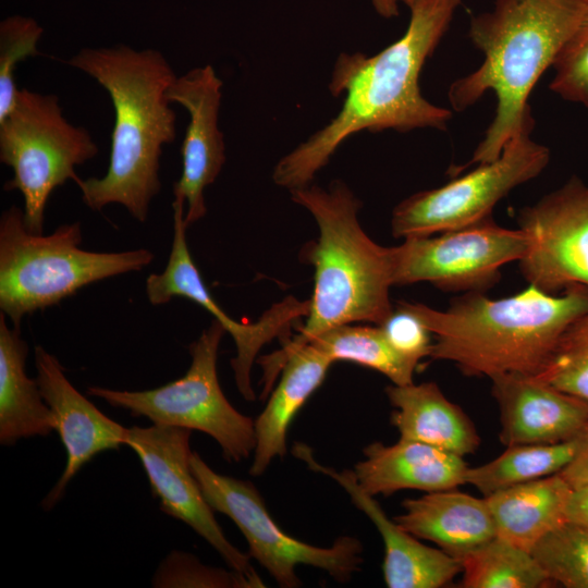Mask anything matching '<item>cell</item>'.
<instances>
[{
	"mask_svg": "<svg viewBox=\"0 0 588 588\" xmlns=\"http://www.w3.org/2000/svg\"><path fill=\"white\" fill-rule=\"evenodd\" d=\"M500 409V441L506 445L553 444L576 439L588 421V402L536 375L491 378Z\"/></svg>",
	"mask_w": 588,
	"mask_h": 588,
	"instance_id": "e0dca14e",
	"label": "cell"
},
{
	"mask_svg": "<svg viewBox=\"0 0 588 588\" xmlns=\"http://www.w3.org/2000/svg\"><path fill=\"white\" fill-rule=\"evenodd\" d=\"M222 81L210 64L176 76L166 91L170 103L181 105L189 122L181 145L182 174L173 185L175 204L185 207L187 226L206 216L205 188L225 162L223 133L218 126Z\"/></svg>",
	"mask_w": 588,
	"mask_h": 588,
	"instance_id": "9a60e30c",
	"label": "cell"
},
{
	"mask_svg": "<svg viewBox=\"0 0 588 588\" xmlns=\"http://www.w3.org/2000/svg\"><path fill=\"white\" fill-rule=\"evenodd\" d=\"M565 516L567 522L588 530V483L572 489Z\"/></svg>",
	"mask_w": 588,
	"mask_h": 588,
	"instance_id": "e575fe53",
	"label": "cell"
},
{
	"mask_svg": "<svg viewBox=\"0 0 588 588\" xmlns=\"http://www.w3.org/2000/svg\"><path fill=\"white\" fill-rule=\"evenodd\" d=\"M577 438L553 444L510 445L497 458L468 467L466 483L488 497L510 487L560 473L572 461Z\"/></svg>",
	"mask_w": 588,
	"mask_h": 588,
	"instance_id": "d4e9b609",
	"label": "cell"
},
{
	"mask_svg": "<svg viewBox=\"0 0 588 588\" xmlns=\"http://www.w3.org/2000/svg\"><path fill=\"white\" fill-rule=\"evenodd\" d=\"M587 9L588 0H494L490 10L471 17L468 36L483 60L450 85L449 101L463 111L492 91L497 106L463 168L494 160L513 136L534 128L529 96Z\"/></svg>",
	"mask_w": 588,
	"mask_h": 588,
	"instance_id": "7a4b0ae2",
	"label": "cell"
},
{
	"mask_svg": "<svg viewBox=\"0 0 588 588\" xmlns=\"http://www.w3.org/2000/svg\"><path fill=\"white\" fill-rule=\"evenodd\" d=\"M518 229L527 248L518 260L526 281L555 294L588 289V185L571 177L564 185L519 210Z\"/></svg>",
	"mask_w": 588,
	"mask_h": 588,
	"instance_id": "7c38bea8",
	"label": "cell"
},
{
	"mask_svg": "<svg viewBox=\"0 0 588 588\" xmlns=\"http://www.w3.org/2000/svg\"><path fill=\"white\" fill-rule=\"evenodd\" d=\"M28 345L20 329H11L0 313V443L13 445L20 439L47 437L56 420L36 379L25 372Z\"/></svg>",
	"mask_w": 588,
	"mask_h": 588,
	"instance_id": "603a6c76",
	"label": "cell"
},
{
	"mask_svg": "<svg viewBox=\"0 0 588 588\" xmlns=\"http://www.w3.org/2000/svg\"><path fill=\"white\" fill-rule=\"evenodd\" d=\"M573 488L588 483V421L577 437L572 461L559 473Z\"/></svg>",
	"mask_w": 588,
	"mask_h": 588,
	"instance_id": "836d02e7",
	"label": "cell"
},
{
	"mask_svg": "<svg viewBox=\"0 0 588 588\" xmlns=\"http://www.w3.org/2000/svg\"><path fill=\"white\" fill-rule=\"evenodd\" d=\"M527 248L520 229L497 224L491 217L441 233L405 238L393 247L394 285L429 282L442 291L483 292L501 268L519 260Z\"/></svg>",
	"mask_w": 588,
	"mask_h": 588,
	"instance_id": "8fae6325",
	"label": "cell"
},
{
	"mask_svg": "<svg viewBox=\"0 0 588 588\" xmlns=\"http://www.w3.org/2000/svg\"><path fill=\"white\" fill-rule=\"evenodd\" d=\"M401 3H404L406 4L408 8H412L418 3H424V2H431V1H441V0H400Z\"/></svg>",
	"mask_w": 588,
	"mask_h": 588,
	"instance_id": "8d00e7d4",
	"label": "cell"
},
{
	"mask_svg": "<svg viewBox=\"0 0 588 588\" xmlns=\"http://www.w3.org/2000/svg\"><path fill=\"white\" fill-rule=\"evenodd\" d=\"M573 487L558 473L485 497L495 535L525 550L566 522Z\"/></svg>",
	"mask_w": 588,
	"mask_h": 588,
	"instance_id": "cb8c5ba5",
	"label": "cell"
},
{
	"mask_svg": "<svg viewBox=\"0 0 588 588\" xmlns=\"http://www.w3.org/2000/svg\"><path fill=\"white\" fill-rule=\"evenodd\" d=\"M536 376L588 402V311L565 330L549 362Z\"/></svg>",
	"mask_w": 588,
	"mask_h": 588,
	"instance_id": "f1b7e54d",
	"label": "cell"
},
{
	"mask_svg": "<svg viewBox=\"0 0 588 588\" xmlns=\"http://www.w3.org/2000/svg\"><path fill=\"white\" fill-rule=\"evenodd\" d=\"M378 326L390 344L404 357L419 364L421 358L430 356L432 333L405 302H399Z\"/></svg>",
	"mask_w": 588,
	"mask_h": 588,
	"instance_id": "d6a6232c",
	"label": "cell"
},
{
	"mask_svg": "<svg viewBox=\"0 0 588 588\" xmlns=\"http://www.w3.org/2000/svg\"><path fill=\"white\" fill-rule=\"evenodd\" d=\"M308 344L332 362L348 360L375 369L393 384L406 385L414 382L413 376L418 364L401 355L377 324H342L319 334Z\"/></svg>",
	"mask_w": 588,
	"mask_h": 588,
	"instance_id": "4316f807",
	"label": "cell"
},
{
	"mask_svg": "<svg viewBox=\"0 0 588 588\" xmlns=\"http://www.w3.org/2000/svg\"><path fill=\"white\" fill-rule=\"evenodd\" d=\"M394 407L391 422L400 439L426 443L465 456L480 445V437L467 414L451 402L436 382H414L385 388Z\"/></svg>",
	"mask_w": 588,
	"mask_h": 588,
	"instance_id": "44dd1931",
	"label": "cell"
},
{
	"mask_svg": "<svg viewBox=\"0 0 588 588\" xmlns=\"http://www.w3.org/2000/svg\"><path fill=\"white\" fill-rule=\"evenodd\" d=\"M224 333L213 320L189 345L191 366L174 381L144 391L89 387L87 394L152 424L205 432L217 441L226 461L238 463L255 449V421L235 409L220 388L217 356Z\"/></svg>",
	"mask_w": 588,
	"mask_h": 588,
	"instance_id": "ba28073f",
	"label": "cell"
},
{
	"mask_svg": "<svg viewBox=\"0 0 588 588\" xmlns=\"http://www.w3.org/2000/svg\"><path fill=\"white\" fill-rule=\"evenodd\" d=\"M402 506L394 517L401 527L457 559L497 536L486 498L456 488L406 499Z\"/></svg>",
	"mask_w": 588,
	"mask_h": 588,
	"instance_id": "ffe728a7",
	"label": "cell"
},
{
	"mask_svg": "<svg viewBox=\"0 0 588 588\" xmlns=\"http://www.w3.org/2000/svg\"><path fill=\"white\" fill-rule=\"evenodd\" d=\"M354 467L359 486L369 494L389 497L401 490L433 492L466 483L463 456L436 446L400 439L385 445L372 442Z\"/></svg>",
	"mask_w": 588,
	"mask_h": 588,
	"instance_id": "d6986e66",
	"label": "cell"
},
{
	"mask_svg": "<svg viewBox=\"0 0 588 588\" xmlns=\"http://www.w3.org/2000/svg\"><path fill=\"white\" fill-rule=\"evenodd\" d=\"M460 560L465 588H542L552 584L530 551L498 536Z\"/></svg>",
	"mask_w": 588,
	"mask_h": 588,
	"instance_id": "484cf974",
	"label": "cell"
},
{
	"mask_svg": "<svg viewBox=\"0 0 588 588\" xmlns=\"http://www.w3.org/2000/svg\"><path fill=\"white\" fill-rule=\"evenodd\" d=\"M434 336L430 358L454 363L467 376L537 375L565 330L588 311V289L562 295L534 285L503 298L466 292L445 310L405 302Z\"/></svg>",
	"mask_w": 588,
	"mask_h": 588,
	"instance_id": "5b68a950",
	"label": "cell"
},
{
	"mask_svg": "<svg viewBox=\"0 0 588 588\" xmlns=\"http://www.w3.org/2000/svg\"><path fill=\"white\" fill-rule=\"evenodd\" d=\"M550 89L588 109V9L553 64Z\"/></svg>",
	"mask_w": 588,
	"mask_h": 588,
	"instance_id": "1f68e13d",
	"label": "cell"
},
{
	"mask_svg": "<svg viewBox=\"0 0 588 588\" xmlns=\"http://www.w3.org/2000/svg\"><path fill=\"white\" fill-rule=\"evenodd\" d=\"M36 380L56 420V430L66 452V464L57 483L41 502L51 510L66 486L95 455L125 445L127 428L101 413L64 375L57 357L35 347Z\"/></svg>",
	"mask_w": 588,
	"mask_h": 588,
	"instance_id": "2e32d148",
	"label": "cell"
},
{
	"mask_svg": "<svg viewBox=\"0 0 588 588\" xmlns=\"http://www.w3.org/2000/svg\"><path fill=\"white\" fill-rule=\"evenodd\" d=\"M552 581L566 588H588V530L564 522L530 550Z\"/></svg>",
	"mask_w": 588,
	"mask_h": 588,
	"instance_id": "83f0119b",
	"label": "cell"
},
{
	"mask_svg": "<svg viewBox=\"0 0 588 588\" xmlns=\"http://www.w3.org/2000/svg\"><path fill=\"white\" fill-rule=\"evenodd\" d=\"M460 3H418L409 8L411 20L403 36L380 52L341 53L329 84L334 97L344 95L339 113L278 161L274 183L289 191L310 184L336 149L362 131L445 130L453 112L422 96L419 76Z\"/></svg>",
	"mask_w": 588,
	"mask_h": 588,
	"instance_id": "6da1fadb",
	"label": "cell"
},
{
	"mask_svg": "<svg viewBox=\"0 0 588 588\" xmlns=\"http://www.w3.org/2000/svg\"><path fill=\"white\" fill-rule=\"evenodd\" d=\"M377 13L385 19L399 14L400 0H370Z\"/></svg>",
	"mask_w": 588,
	"mask_h": 588,
	"instance_id": "d590c367",
	"label": "cell"
},
{
	"mask_svg": "<svg viewBox=\"0 0 588 588\" xmlns=\"http://www.w3.org/2000/svg\"><path fill=\"white\" fill-rule=\"evenodd\" d=\"M173 240L170 256L161 273H151L146 279V295L152 305H162L173 297H185L204 307L230 333L237 354L231 359L235 382L246 401H254L250 382L253 363L260 348L274 338L289 340L287 334L294 320L307 317L309 301L301 302L293 296L273 304L256 322H237L218 305L191 256L184 222L185 208L173 204Z\"/></svg>",
	"mask_w": 588,
	"mask_h": 588,
	"instance_id": "4fadbf2b",
	"label": "cell"
},
{
	"mask_svg": "<svg viewBox=\"0 0 588 588\" xmlns=\"http://www.w3.org/2000/svg\"><path fill=\"white\" fill-rule=\"evenodd\" d=\"M294 203L315 218L319 236L306 250L315 267L313 296L299 334L281 350L257 362L262 382L271 388L286 356L319 334L353 322L380 324L393 310V247L373 242L359 224L360 201L347 185L333 181L329 188L306 185L290 191Z\"/></svg>",
	"mask_w": 588,
	"mask_h": 588,
	"instance_id": "277c9868",
	"label": "cell"
},
{
	"mask_svg": "<svg viewBox=\"0 0 588 588\" xmlns=\"http://www.w3.org/2000/svg\"><path fill=\"white\" fill-rule=\"evenodd\" d=\"M66 63L96 79L114 108L107 173L79 179L82 200L93 210L122 205L145 222L150 201L161 189L162 148L176 137V114L166 96L176 75L159 50L126 45L82 48Z\"/></svg>",
	"mask_w": 588,
	"mask_h": 588,
	"instance_id": "3957f363",
	"label": "cell"
},
{
	"mask_svg": "<svg viewBox=\"0 0 588 588\" xmlns=\"http://www.w3.org/2000/svg\"><path fill=\"white\" fill-rule=\"evenodd\" d=\"M41 34L42 28L30 17L14 15L0 23V120L15 102V68L20 61L39 54Z\"/></svg>",
	"mask_w": 588,
	"mask_h": 588,
	"instance_id": "4dcf8cb0",
	"label": "cell"
},
{
	"mask_svg": "<svg viewBox=\"0 0 588 588\" xmlns=\"http://www.w3.org/2000/svg\"><path fill=\"white\" fill-rule=\"evenodd\" d=\"M332 363L311 344L294 350L286 356L280 381L255 420L256 445L249 468L252 476L264 474L274 457L285 455L290 424L322 383Z\"/></svg>",
	"mask_w": 588,
	"mask_h": 588,
	"instance_id": "7402d4cb",
	"label": "cell"
},
{
	"mask_svg": "<svg viewBox=\"0 0 588 588\" xmlns=\"http://www.w3.org/2000/svg\"><path fill=\"white\" fill-rule=\"evenodd\" d=\"M191 468L213 511L229 516L244 535L249 556L255 559L282 588H296L302 581L298 565L327 572L346 583L359 571L363 546L354 537L341 536L329 548L315 547L289 536L272 519L257 488L248 480L218 474L197 452Z\"/></svg>",
	"mask_w": 588,
	"mask_h": 588,
	"instance_id": "9c48e42d",
	"label": "cell"
},
{
	"mask_svg": "<svg viewBox=\"0 0 588 588\" xmlns=\"http://www.w3.org/2000/svg\"><path fill=\"white\" fill-rule=\"evenodd\" d=\"M78 222L52 233L30 232L24 212L13 205L0 219V309L20 329L22 319L59 304L82 287L151 264L146 248L90 252L79 248Z\"/></svg>",
	"mask_w": 588,
	"mask_h": 588,
	"instance_id": "8992f818",
	"label": "cell"
},
{
	"mask_svg": "<svg viewBox=\"0 0 588 588\" xmlns=\"http://www.w3.org/2000/svg\"><path fill=\"white\" fill-rule=\"evenodd\" d=\"M191 429L169 425L133 426L127 428L125 445L139 457L162 512L188 525L230 568L259 577L250 564V556L224 536L203 494L191 468Z\"/></svg>",
	"mask_w": 588,
	"mask_h": 588,
	"instance_id": "5bb4252c",
	"label": "cell"
},
{
	"mask_svg": "<svg viewBox=\"0 0 588 588\" xmlns=\"http://www.w3.org/2000/svg\"><path fill=\"white\" fill-rule=\"evenodd\" d=\"M97 154L90 133L63 117L57 95L17 90L11 111L0 120V161L13 171L3 189L22 194L30 232L44 233L45 208L53 189L68 180L77 183L75 167Z\"/></svg>",
	"mask_w": 588,
	"mask_h": 588,
	"instance_id": "52a82bcc",
	"label": "cell"
},
{
	"mask_svg": "<svg viewBox=\"0 0 588 588\" xmlns=\"http://www.w3.org/2000/svg\"><path fill=\"white\" fill-rule=\"evenodd\" d=\"M531 131L513 136L494 160L403 199L392 212V234L404 240L428 236L491 217L502 198L537 177L550 162L549 148L534 140Z\"/></svg>",
	"mask_w": 588,
	"mask_h": 588,
	"instance_id": "30bf717a",
	"label": "cell"
},
{
	"mask_svg": "<svg viewBox=\"0 0 588 588\" xmlns=\"http://www.w3.org/2000/svg\"><path fill=\"white\" fill-rule=\"evenodd\" d=\"M158 588H257L265 587L260 577L233 568L207 566L191 553L174 550L160 563L152 578Z\"/></svg>",
	"mask_w": 588,
	"mask_h": 588,
	"instance_id": "f546056e",
	"label": "cell"
},
{
	"mask_svg": "<svg viewBox=\"0 0 588 588\" xmlns=\"http://www.w3.org/2000/svg\"><path fill=\"white\" fill-rule=\"evenodd\" d=\"M293 453L310 469L334 479L377 527L384 543L382 572L389 588H440L462 573L460 559L424 544L390 519L375 497L359 486L354 470L336 471L318 463L304 443L296 444Z\"/></svg>",
	"mask_w": 588,
	"mask_h": 588,
	"instance_id": "ac0fdd59",
	"label": "cell"
}]
</instances>
